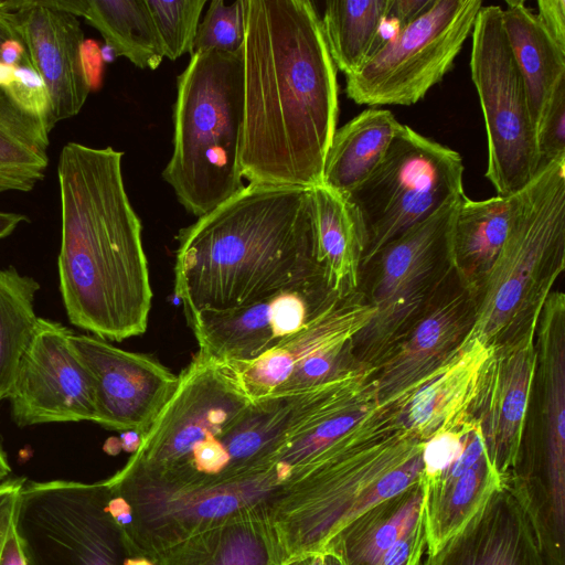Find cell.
<instances>
[{
	"instance_id": "obj_45",
	"label": "cell",
	"mask_w": 565,
	"mask_h": 565,
	"mask_svg": "<svg viewBox=\"0 0 565 565\" xmlns=\"http://www.w3.org/2000/svg\"><path fill=\"white\" fill-rule=\"evenodd\" d=\"M15 40L22 43L15 28L14 13L7 1H0V53L8 41Z\"/></svg>"
},
{
	"instance_id": "obj_41",
	"label": "cell",
	"mask_w": 565,
	"mask_h": 565,
	"mask_svg": "<svg viewBox=\"0 0 565 565\" xmlns=\"http://www.w3.org/2000/svg\"><path fill=\"white\" fill-rule=\"evenodd\" d=\"M537 8L541 24L565 51V0H539Z\"/></svg>"
},
{
	"instance_id": "obj_30",
	"label": "cell",
	"mask_w": 565,
	"mask_h": 565,
	"mask_svg": "<svg viewBox=\"0 0 565 565\" xmlns=\"http://www.w3.org/2000/svg\"><path fill=\"white\" fill-rule=\"evenodd\" d=\"M511 212L512 195L461 198L452 232L454 268L478 295L507 238Z\"/></svg>"
},
{
	"instance_id": "obj_9",
	"label": "cell",
	"mask_w": 565,
	"mask_h": 565,
	"mask_svg": "<svg viewBox=\"0 0 565 565\" xmlns=\"http://www.w3.org/2000/svg\"><path fill=\"white\" fill-rule=\"evenodd\" d=\"M461 156L403 125L374 172L347 194L364 235V269L379 252L461 198Z\"/></svg>"
},
{
	"instance_id": "obj_25",
	"label": "cell",
	"mask_w": 565,
	"mask_h": 565,
	"mask_svg": "<svg viewBox=\"0 0 565 565\" xmlns=\"http://www.w3.org/2000/svg\"><path fill=\"white\" fill-rule=\"evenodd\" d=\"M502 24L525 85L536 135L555 94L565 85V51L523 0L507 1Z\"/></svg>"
},
{
	"instance_id": "obj_27",
	"label": "cell",
	"mask_w": 565,
	"mask_h": 565,
	"mask_svg": "<svg viewBox=\"0 0 565 565\" xmlns=\"http://www.w3.org/2000/svg\"><path fill=\"white\" fill-rule=\"evenodd\" d=\"M316 256L323 278L338 297L356 292L365 249L364 235L345 195L321 184L312 189Z\"/></svg>"
},
{
	"instance_id": "obj_17",
	"label": "cell",
	"mask_w": 565,
	"mask_h": 565,
	"mask_svg": "<svg viewBox=\"0 0 565 565\" xmlns=\"http://www.w3.org/2000/svg\"><path fill=\"white\" fill-rule=\"evenodd\" d=\"M478 292L455 269L407 337L375 370L377 404L404 401L463 343L477 311Z\"/></svg>"
},
{
	"instance_id": "obj_14",
	"label": "cell",
	"mask_w": 565,
	"mask_h": 565,
	"mask_svg": "<svg viewBox=\"0 0 565 565\" xmlns=\"http://www.w3.org/2000/svg\"><path fill=\"white\" fill-rule=\"evenodd\" d=\"M338 298L342 297L318 277L248 306L198 312L188 319L199 344L196 354L225 364L252 361L301 330Z\"/></svg>"
},
{
	"instance_id": "obj_26",
	"label": "cell",
	"mask_w": 565,
	"mask_h": 565,
	"mask_svg": "<svg viewBox=\"0 0 565 565\" xmlns=\"http://www.w3.org/2000/svg\"><path fill=\"white\" fill-rule=\"evenodd\" d=\"M422 478L358 514L335 533L323 552L342 565H377L386 551L423 516Z\"/></svg>"
},
{
	"instance_id": "obj_32",
	"label": "cell",
	"mask_w": 565,
	"mask_h": 565,
	"mask_svg": "<svg viewBox=\"0 0 565 565\" xmlns=\"http://www.w3.org/2000/svg\"><path fill=\"white\" fill-rule=\"evenodd\" d=\"M46 122L23 109L0 86V194L29 192L49 164Z\"/></svg>"
},
{
	"instance_id": "obj_34",
	"label": "cell",
	"mask_w": 565,
	"mask_h": 565,
	"mask_svg": "<svg viewBox=\"0 0 565 565\" xmlns=\"http://www.w3.org/2000/svg\"><path fill=\"white\" fill-rule=\"evenodd\" d=\"M40 284L13 267L0 268V403L8 398L19 364L35 333Z\"/></svg>"
},
{
	"instance_id": "obj_44",
	"label": "cell",
	"mask_w": 565,
	"mask_h": 565,
	"mask_svg": "<svg viewBox=\"0 0 565 565\" xmlns=\"http://www.w3.org/2000/svg\"><path fill=\"white\" fill-rule=\"evenodd\" d=\"M0 565H28L15 532L13 520L2 545Z\"/></svg>"
},
{
	"instance_id": "obj_13",
	"label": "cell",
	"mask_w": 565,
	"mask_h": 565,
	"mask_svg": "<svg viewBox=\"0 0 565 565\" xmlns=\"http://www.w3.org/2000/svg\"><path fill=\"white\" fill-rule=\"evenodd\" d=\"M252 403L227 364L195 354L127 462L174 476L199 475L190 468L193 449L220 440Z\"/></svg>"
},
{
	"instance_id": "obj_10",
	"label": "cell",
	"mask_w": 565,
	"mask_h": 565,
	"mask_svg": "<svg viewBox=\"0 0 565 565\" xmlns=\"http://www.w3.org/2000/svg\"><path fill=\"white\" fill-rule=\"evenodd\" d=\"M109 495L106 479L25 480L13 524L28 565H129L143 554L109 513Z\"/></svg>"
},
{
	"instance_id": "obj_46",
	"label": "cell",
	"mask_w": 565,
	"mask_h": 565,
	"mask_svg": "<svg viewBox=\"0 0 565 565\" xmlns=\"http://www.w3.org/2000/svg\"><path fill=\"white\" fill-rule=\"evenodd\" d=\"M28 217L20 213L0 211V239L9 236Z\"/></svg>"
},
{
	"instance_id": "obj_38",
	"label": "cell",
	"mask_w": 565,
	"mask_h": 565,
	"mask_svg": "<svg viewBox=\"0 0 565 565\" xmlns=\"http://www.w3.org/2000/svg\"><path fill=\"white\" fill-rule=\"evenodd\" d=\"M536 147L540 169L565 157V85L555 94L537 129Z\"/></svg>"
},
{
	"instance_id": "obj_39",
	"label": "cell",
	"mask_w": 565,
	"mask_h": 565,
	"mask_svg": "<svg viewBox=\"0 0 565 565\" xmlns=\"http://www.w3.org/2000/svg\"><path fill=\"white\" fill-rule=\"evenodd\" d=\"M6 88L23 109L43 119L47 126L49 94L40 76L29 65L18 66L14 81Z\"/></svg>"
},
{
	"instance_id": "obj_12",
	"label": "cell",
	"mask_w": 565,
	"mask_h": 565,
	"mask_svg": "<svg viewBox=\"0 0 565 565\" xmlns=\"http://www.w3.org/2000/svg\"><path fill=\"white\" fill-rule=\"evenodd\" d=\"M481 7V0H435L345 76L347 96L372 107L418 103L452 67Z\"/></svg>"
},
{
	"instance_id": "obj_33",
	"label": "cell",
	"mask_w": 565,
	"mask_h": 565,
	"mask_svg": "<svg viewBox=\"0 0 565 565\" xmlns=\"http://www.w3.org/2000/svg\"><path fill=\"white\" fill-rule=\"evenodd\" d=\"M388 0L327 1L320 18L330 56L349 76L359 71L384 43Z\"/></svg>"
},
{
	"instance_id": "obj_31",
	"label": "cell",
	"mask_w": 565,
	"mask_h": 565,
	"mask_svg": "<svg viewBox=\"0 0 565 565\" xmlns=\"http://www.w3.org/2000/svg\"><path fill=\"white\" fill-rule=\"evenodd\" d=\"M537 372L542 386L541 443L555 460L565 462V295L553 290L536 329Z\"/></svg>"
},
{
	"instance_id": "obj_22",
	"label": "cell",
	"mask_w": 565,
	"mask_h": 565,
	"mask_svg": "<svg viewBox=\"0 0 565 565\" xmlns=\"http://www.w3.org/2000/svg\"><path fill=\"white\" fill-rule=\"evenodd\" d=\"M422 480L426 551L433 553L480 510L504 480L487 456L479 419L461 455Z\"/></svg>"
},
{
	"instance_id": "obj_50",
	"label": "cell",
	"mask_w": 565,
	"mask_h": 565,
	"mask_svg": "<svg viewBox=\"0 0 565 565\" xmlns=\"http://www.w3.org/2000/svg\"><path fill=\"white\" fill-rule=\"evenodd\" d=\"M323 565H342L341 562L331 553L323 552Z\"/></svg>"
},
{
	"instance_id": "obj_48",
	"label": "cell",
	"mask_w": 565,
	"mask_h": 565,
	"mask_svg": "<svg viewBox=\"0 0 565 565\" xmlns=\"http://www.w3.org/2000/svg\"><path fill=\"white\" fill-rule=\"evenodd\" d=\"M17 67L0 62V86L8 87L14 81Z\"/></svg>"
},
{
	"instance_id": "obj_2",
	"label": "cell",
	"mask_w": 565,
	"mask_h": 565,
	"mask_svg": "<svg viewBox=\"0 0 565 565\" xmlns=\"http://www.w3.org/2000/svg\"><path fill=\"white\" fill-rule=\"evenodd\" d=\"M122 156L113 147L71 141L57 163L64 308L73 326L107 341L142 334L152 300L141 222L125 189Z\"/></svg>"
},
{
	"instance_id": "obj_3",
	"label": "cell",
	"mask_w": 565,
	"mask_h": 565,
	"mask_svg": "<svg viewBox=\"0 0 565 565\" xmlns=\"http://www.w3.org/2000/svg\"><path fill=\"white\" fill-rule=\"evenodd\" d=\"M177 238L174 291L186 319L323 277L312 189L248 183Z\"/></svg>"
},
{
	"instance_id": "obj_24",
	"label": "cell",
	"mask_w": 565,
	"mask_h": 565,
	"mask_svg": "<svg viewBox=\"0 0 565 565\" xmlns=\"http://www.w3.org/2000/svg\"><path fill=\"white\" fill-rule=\"evenodd\" d=\"M158 565H281L267 512L232 519L199 532L157 556Z\"/></svg>"
},
{
	"instance_id": "obj_21",
	"label": "cell",
	"mask_w": 565,
	"mask_h": 565,
	"mask_svg": "<svg viewBox=\"0 0 565 565\" xmlns=\"http://www.w3.org/2000/svg\"><path fill=\"white\" fill-rule=\"evenodd\" d=\"M373 315L374 308L370 302L358 298L356 292L338 298L301 330L274 349L252 361L227 365L235 372L252 399L269 396L303 360L352 342Z\"/></svg>"
},
{
	"instance_id": "obj_37",
	"label": "cell",
	"mask_w": 565,
	"mask_h": 565,
	"mask_svg": "<svg viewBox=\"0 0 565 565\" xmlns=\"http://www.w3.org/2000/svg\"><path fill=\"white\" fill-rule=\"evenodd\" d=\"M351 343L319 352L303 360L294 367L273 394L303 392L360 366L353 358Z\"/></svg>"
},
{
	"instance_id": "obj_29",
	"label": "cell",
	"mask_w": 565,
	"mask_h": 565,
	"mask_svg": "<svg viewBox=\"0 0 565 565\" xmlns=\"http://www.w3.org/2000/svg\"><path fill=\"white\" fill-rule=\"evenodd\" d=\"M57 6L83 17L116 56L142 70H156L163 47L146 0H56Z\"/></svg>"
},
{
	"instance_id": "obj_23",
	"label": "cell",
	"mask_w": 565,
	"mask_h": 565,
	"mask_svg": "<svg viewBox=\"0 0 565 565\" xmlns=\"http://www.w3.org/2000/svg\"><path fill=\"white\" fill-rule=\"evenodd\" d=\"M491 351L477 340H465L399 403L403 426L425 441L476 417L475 406Z\"/></svg>"
},
{
	"instance_id": "obj_49",
	"label": "cell",
	"mask_w": 565,
	"mask_h": 565,
	"mask_svg": "<svg viewBox=\"0 0 565 565\" xmlns=\"http://www.w3.org/2000/svg\"><path fill=\"white\" fill-rule=\"evenodd\" d=\"M11 473V467L9 465L6 452L0 446V483L4 482Z\"/></svg>"
},
{
	"instance_id": "obj_7",
	"label": "cell",
	"mask_w": 565,
	"mask_h": 565,
	"mask_svg": "<svg viewBox=\"0 0 565 565\" xmlns=\"http://www.w3.org/2000/svg\"><path fill=\"white\" fill-rule=\"evenodd\" d=\"M128 504L126 532L147 556L232 519L267 512L282 483L279 469L237 477H174L127 462L107 479Z\"/></svg>"
},
{
	"instance_id": "obj_35",
	"label": "cell",
	"mask_w": 565,
	"mask_h": 565,
	"mask_svg": "<svg viewBox=\"0 0 565 565\" xmlns=\"http://www.w3.org/2000/svg\"><path fill=\"white\" fill-rule=\"evenodd\" d=\"M159 34L164 57L175 61L193 52L205 0H146Z\"/></svg>"
},
{
	"instance_id": "obj_40",
	"label": "cell",
	"mask_w": 565,
	"mask_h": 565,
	"mask_svg": "<svg viewBox=\"0 0 565 565\" xmlns=\"http://www.w3.org/2000/svg\"><path fill=\"white\" fill-rule=\"evenodd\" d=\"M426 550L424 513L417 523L396 541L377 565H420Z\"/></svg>"
},
{
	"instance_id": "obj_16",
	"label": "cell",
	"mask_w": 565,
	"mask_h": 565,
	"mask_svg": "<svg viewBox=\"0 0 565 565\" xmlns=\"http://www.w3.org/2000/svg\"><path fill=\"white\" fill-rule=\"evenodd\" d=\"M93 387L94 423L140 438L172 396L178 376L156 359L90 334L71 337Z\"/></svg>"
},
{
	"instance_id": "obj_47",
	"label": "cell",
	"mask_w": 565,
	"mask_h": 565,
	"mask_svg": "<svg viewBox=\"0 0 565 565\" xmlns=\"http://www.w3.org/2000/svg\"><path fill=\"white\" fill-rule=\"evenodd\" d=\"M281 565H323V555L322 553L298 555L284 561Z\"/></svg>"
},
{
	"instance_id": "obj_42",
	"label": "cell",
	"mask_w": 565,
	"mask_h": 565,
	"mask_svg": "<svg viewBox=\"0 0 565 565\" xmlns=\"http://www.w3.org/2000/svg\"><path fill=\"white\" fill-rule=\"evenodd\" d=\"M435 0H388L386 22L399 30L426 12Z\"/></svg>"
},
{
	"instance_id": "obj_18",
	"label": "cell",
	"mask_w": 565,
	"mask_h": 565,
	"mask_svg": "<svg viewBox=\"0 0 565 565\" xmlns=\"http://www.w3.org/2000/svg\"><path fill=\"white\" fill-rule=\"evenodd\" d=\"M31 68L50 99L49 130L83 108L90 81L83 56L84 32L78 17L56 0L7 1Z\"/></svg>"
},
{
	"instance_id": "obj_11",
	"label": "cell",
	"mask_w": 565,
	"mask_h": 565,
	"mask_svg": "<svg viewBox=\"0 0 565 565\" xmlns=\"http://www.w3.org/2000/svg\"><path fill=\"white\" fill-rule=\"evenodd\" d=\"M470 72L488 141L486 178L498 195L523 189L540 170L525 85L509 45L500 6L481 7L471 32Z\"/></svg>"
},
{
	"instance_id": "obj_28",
	"label": "cell",
	"mask_w": 565,
	"mask_h": 565,
	"mask_svg": "<svg viewBox=\"0 0 565 565\" xmlns=\"http://www.w3.org/2000/svg\"><path fill=\"white\" fill-rule=\"evenodd\" d=\"M401 126L391 110L370 107L338 128L327 153L322 184L349 194L380 166Z\"/></svg>"
},
{
	"instance_id": "obj_6",
	"label": "cell",
	"mask_w": 565,
	"mask_h": 565,
	"mask_svg": "<svg viewBox=\"0 0 565 565\" xmlns=\"http://www.w3.org/2000/svg\"><path fill=\"white\" fill-rule=\"evenodd\" d=\"M243 107L242 52H193L177 79L173 151L162 178L194 216L245 186L238 164Z\"/></svg>"
},
{
	"instance_id": "obj_4",
	"label": "cell",
	"mask_w": 565,
	"mask_h": 565,
	"mask_svg": "<svg viewBox=\"0 0 565 565\" xmlns=\"http://www.w3.org/2000/svg\"><path fill=\"white\" fill-rule=\"evenodd\" d=\"M423 445L403 426L397 402L375 403L349 431L291 470L268 510L284 561L322 553L358 514L419 480Z\"/></svg>"
},
{
	"instance_id": "obj_8",
	"label": "cell",
	"mask_w": 565,
	"mask_h": 565,
	"mask_svg": "<svg viewBox=\"0 0 565 565\" xmlns=\"http://www.w3.org/2000/svg\"><path fill=\"white\" fill-rule=\"evenodd\" d=\"M461 198L390 242L365 267H374L379 275L370 301L374 315L351 343L358 365L375 371L455 269L452 232Z\"/></svg>"
},
{
	"instance_id": "obj_5",
	"label": "cell",
	"mask_w": 565,
	"mask_h": 565,
	"mask_svg": "<svg viewBox=\"0 0 565 565\" xmlns=\"http://www.w3.org/2000/svg\"><path fill=\"white\" fill-rule=\"evenodd\" d=\"M565 268V157L543 166L512 194L507 238L478 295L466 340L489 348L536 328Z\"/></svg>"
},
{
	"instance_id": "obj_36",
	"label": "cell",
	"mask_w": 565,
	"mask_h": 565,
	"mask_svg": "<svg viewBox=\"0 0 565 565\" xmlns=\"http://www.w3.org/2000/svg\"><path fill=\"white\" fill-rule=\"evenodd\" d=\"M246 8L247 0L231 4L223 0L211 1L199 24L193 52L241 53L245 39Z\"/></svg>"
},
{
	"instance_id": "obj_19",
	"label": "cell",
	"mask_w": 565,
	"mask_h": 565,
	"mask_svg": "<svg viewBox=\"0 0 565 565\" xmlns=\"http://www.w3.org/2000/svg\"><path fill=\"white\" fill-rule=\"evenodd\" d=\"M536 329L492 348L475 406L487 456L503 478L524 439L537 372Z\"/></svg>"
},
{
	"instance_id": "obj_15",
	"label": "cell",
	"mask_w": 565,
	"mask_h": 565,
	"mask_svg": "<svg viewBox=\"0 0 565 565\" xmlns=\"http://www.w3.org/2000/svg\"><path fill=\"white\" fill-rule=\"evenodd\" d=\"M73 333L60 322L39 318L7 398L18 427L94 422L92 382L71 344Z\"/></svg>"
},
{
	"instance_id": "obj_51",
	"label": "cell",
	"mask_w": 565,
	"mask_h": 565,
	"mask_svg": "<svg viewBox=\"0 0 565 565\" xmlns=\"http://www.w3.org/2000/svg\"><path fill=\"white\" fill-rule=\"evenodd\" d=\"M1 484V483H0Z\"/></svg>"
},
{
	"instance_id": "obj_1",
	"label": "cell",
	"mask_w": 565,
	"mask_h": 565,
	"mask_svg": "<svg viewBox=\"0 0 565 565\" xmlns=\"http://www.w3.org/2000/svg\"><path fill=\"white\" fill-rule=\"evenodd\" d=\"M242 60V177L259 185H321L339 85L313 3L247 0Z\"/></svg>"
},
{
	"instance_id": "obj_20",
	"label": "cell",
	"mask_w": 565,
	"mask_h": 565,
	"mask_svg": "<svg viewBox=\"0 0 565 565\" xmlns=\"http://www.w3.org/2000/svg\"><path fill=\"white\" fill-rule=\"evenodd\" d=\"M420 565H547L524 510L503 480L480 510Z\"/></svg>"
},
{
	"instance_id": "obj_43",
	"label": "cell",
	"mask_w": 565,
	"mask_h": 565,
	"mask_svg": "<svg viewBox=\"0 0 565 565\" xmlns=\"http://www.w3.org/2000/svg\"><path fill=\"white\" fill-rule=\"evenodd\" d=\"M25 480V478L7 479L0 484V555L13 520L19 490Z\"/></svg>"
}]
</instances>
